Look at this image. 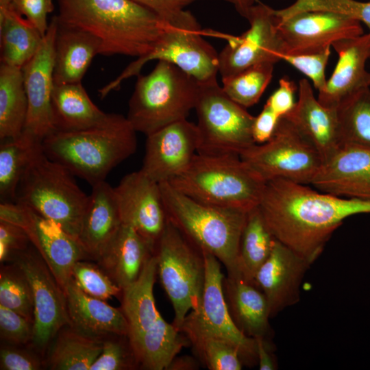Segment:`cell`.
<instances>
[{
    "label": "cell",
    "instance_id": "1",
    "mask_svg": "<svg viewBox=\"0 0 370 370\" xmlns=\"http://www.w3.org/2000/svg\"><path fill=\"white\" fill-rule=\"evenodd\" d=\"M258 208L275 238L312 264L346 218L370 213V201L275 179L265 183Z\"/></svg>",
    "mask_w": 370,
    "mask_h": 370
},
{
    "label": "cell",
    "instance_id": "2",
    "mask_svg": "<svg viewBox=\"0 0 370 370\" xmlns=\"http://www.w3.org/2000/svg\"><path fill=\"white\" fill-rule=\"evenodd\" d=\"M56 1L58 21L95 37L103 56L139 58L149 53L167 23L132 0Z\"/></svg>",
    "mask_w": 370,
    "mask_h": 370
},
{
    "label": "cell",
    "instance_id": "3",
    "mask_svg": "<svg viewBox=\"0 0 370 370\" xmlns=\"http://www.w3.org/2000/svg\"><path fill=\"white\" fill-rule=\"evenodd\" d=\"M44 153L92 186L133 155L136 131L126 116L113 113L105 123L74 132H55L42 142Z\"/></svg>",
    "mask_w": 370,
    "mask_h": 370
},
{
    "label": "cell",
    "instance_id": "4",
    "mask_svg": "<svg viewBox=\"0 0 370 370\" xmlns=\"http://www.w3.org/2000/svg\"><path fill=\"white\" fill-rule=\"evenodd\" d=\"M157 260L153 254L138 280L122 289L121 309L128 324L127 338L138 367L166 369L182 349L190 343L173 323L161 316L156 306L153 286Z\"/></svg>",
    "mask_w": 370,
    "mask_h": 370
},
{
    "label": "cell",
    "instance_id": "5",
    "mask_svg": "<svg viewBox=\"0 0 370 370\" xmlns=\"http://www.w3.org/2000/svg\"><path fill=\"white\" fill-rule=\"evenodd\" d=\"M160 186L168 220L201 251L214 256L227 273L240 272V242L248 211L199 202L169 182Z\"/></svg>",
    "mask_w": 370,
    "mask_h": 370
},
{
    "label": "cell",
    "instance_id": "6",
    "mask_svg": "<svg viewBox=\"0 0 370 370\" xmlns=\"http://www.w3.org/2000/svg\"><path fill=\"white\" fill-rule=\"evenodd\" d=\"M169 183L199 202L249 211L258 206L266 182L239 155L197 153L188 168Z\"/></svg>",
    "mask_w": 370,
    "mask_h": 370
},
{
    "label": "cell",
    "instance_id": "7",
    "mask_svg": "<svg viewBox=\"0 0 370 370\" xmlns=\"http://www.w3.org/2000/svg\"><path fill=\"white\" fill-rule=\"evenodd\" d=\"M200 83L170 62L159 60L147 75H137L127 119L146 136L178 121L195 109Z\"/></svg>",
    "mask_w": 370,
    "mask_h": 370
},
{
    "label": "cell",
    "instance_id": "8",
    "mask_svg": "<svg viewBox=\"0 0 370 370\" xmlns=\"http://www.w3.org/2000/svg\"><path fill=\"white\" fill-rule=\"evenodd\" d=\"M73 176L44 153L42 143H38L18 186L16 202L54 221L78 241L88 195Z\"/></svg>",
    "mask_w": 370,
    "mask_h": 370
},
{
    "label": "cell",
    "instance_id": "9",
    "mask_svg": "<svg viewBox=\"0 0 370 370\" xmlns=\"http://www.w3.org/2000/svg\"><path fill=\"white\" fill-rule=\"evenodd\" d=\"M157 60L173 64L200 84L215 81L219 73V53L203 38V30L194 15L188 11L181 18L166 23L153 49L137 58L114 80L101 89V99L119 88L125 79L137 76L143 66Z\"/></svg>",
    "mask_w": 370,
    "mask_h": 370
},
{
    "label": "cell",
    "instance_id": "10",
    "mask_svg": "<svg viewBox=\"0 0 370 370\" xmlns=\"http://www.w3.org/2000/svg\"><path fill=\"white\" fill-rule=\"evenodd\" d=\"M155 256L160 282L174 310L173 324L180 331L187 314L201 302L206 276L203 252L168 220Z\"/></svg>",
    "mask_w": 370,
    "mask_h": 370
},
{
    "label": "cell",
    "instance_id": "11",
    "mask_svg": "<svg viewBox=\"0 0 370 370\" xmlns=\"http://www.w3.org/2000/svg\"><path fill=\"white\" fill-rule=\"evenodd\" d=\"M195 110L199 132L198 153L240 156L256 144L251 132L254 116L230 99L217 80L200 84Z\"/></svg>",
    "mask_w": 370,
    "mask_h": 370
},
{
    "label": "cell",
    "instance_id": "12",
    "mask_svg": "<svg viewBox=\"0 0 370 370\" xmlns=\"http://www.w3.org/2000/svg\"><path fill=\"white\" fill-rule=\"evenodd\" d=\"M240 157L265 182L283 179L310 184L323 162L312 143L284 116L269 140L251 145Z\"/></svg>",
    "mask_w": 370,
    "mask_h": 370
},
{
    "label": "cell",
    "instance_id": "13",
    "mask_svg": "<svg viewBox=\"0 0 370 370\" xmlns=\"http://www.w3.org/2000/svg\"><path fill=\"white\" fill-rule=\"evenodd\" d=\"M206 264L205 283L200 306L186 317L180 332L186 336L208 335L225 340L238 350L243 364L258 362L254 338L246 336L235 324L223 291L224 274L221 262L212 254L202 251Z\"/></svg>",
    "mask_w": 370,
    "mask_h": 370
},
{
    "label": "cell",
    "instance_id": "14",
    "mask_svg": "<svg viewBox=\"0 0 370 370\" xmlns=\"http://www.w3.org/2000/svg\"><path fill=\"white\" fill-rule=\"evenodd\" d=\"M0 221L23 228L63 289L75 263L88 257L79 242L54 221L18 202H1Z\"/></svg>",
    "mask_w": 370,
    "mask_h": 370
},
{
    "label": "cell",
    "instance_id": "15",
    "mask_svg": "<svg viewBox=\"0 0 370 370\" xmlns=\"http://www.w3.org/2000/svg\"><path fill=\"white\" fill-rule=\"evenodd\" d=\"M245 18L249 23V29L238 36H227V44L219 53L221 79L255 64L282 60V45L275 9L258 2L250 8Z\"/></svg>",
    "mask_w": 370,
    "mask_h": 370
},
{
    "label": "cell",
    "instance_id": "16",
    "mask_svg": "<svg viewBox=\"0 0 370 370\" xmlns=\"http://www.w3.org/2000/svg\"><path fill=\"white\" fill-rule=\"evenodd\" d=\"M16 263L25 274L34 300V336L32 343L42 350L58 332L70 325L64 291L36 249L18 254Z\"/></svg>",
    "mask_w": 370,
    "mask_h": 370
},
{
    "label": "cell",
    "instance_id": "17",
    "mask_svg": "<svg viewBox=\"0 0 370 370\" xmlns=\"http://www.w3.org/2000/svg\"><path fill=\"white\" fill-rule=\"evenodd\" d=\"M278 21L282 56L319 52L336 40L364 34L360 21L329 11L299 12Z\"/></svg>",
    "mask_w": 370,
    "mask_h": 370
},
{
    "label": "cell",
    "instance_id": "18",
    "mask_svg": "<svg viewBox=\"0 0 370 370\" xmlns=\"http://www.w3.org/2000/svg\"><path fill=\"white\" fill-rule=\"evenodd\" d=\"M57 19L54 16L34 56L22 68L28 110L24 133L42 142L56 132L51 112Z\"/></svg>",
    "mask_w": 370,
    "mask_h": 370
},
{
    "label": "cell",
    "instance_id": "19",
    "mask_svg": "<svg viewBox=\"0 0 370 370\" xmlns=\"http://www.w3.org/2000/svg\"><path fill=\"white\" fill-rule=\"evenodd\" d=\"M197 125L187 119L169 124L147 136L140 170L158 184L182 174L197 153Z\"/></svg>",
    "mask_w": 370,
    "mask_h": 370
},
{
    "label": "cell",
    "instance_id": "20",
    "mask_svg": "<svg viewBox=\"0 0 370 370\" xmlns=\"http://www.w3.org/2000/svg\"><path fill=\"white\" fill-rule=\"evenodd\" d=\"M114 191L122 223L156 247L168 221L160 184L140 169L125 175Z\"/></svg>",
    "mask_w": 370,
    "mask_h": 370
},
{
    "label": "cell",
    "instance_id": "21",
    "mask_svg": "<svg viewBox=\"0 0 370 370\" xmlns=\"http://www.w3.org/2000/svg\"><path fill=\"white\" fill-rule=\"evenodd\" d=\"M310 265L275 239L270 255L254 277V283L267 299L271 317L299 301L300 285Z\"/></svg>",
    "mask_w": 370,
    "mask_h": 370
},
{
    "label": "cell",
    "instance_id": "22",
    "mask_svg": "<svg viewBox=\"0 0 370 370\" xmlns=\"http://www.w3.org/2000/svg\"><path fill=\"white\" fill-rule=\"evenodd\" d=\"M310 184L338 197L370 201V150L342 145L323 163Z\"/></svg>",
    "mask_w": 370,
    "mask_h": 370
},
{
    "label": "cell",
    "instance_id": "23",
    "mask_svg": "<svg viewBox=\"0 0 370 370\" xmlns=\"http://www.w3.org/2000/svg\"><path fill=\"white\" fill-rule=\"evenodd\" d=\"M332 46L338 54V61L317 99L323 106L336 109L352 95L370 88V73L366 69L370 59V32L336 40Z\"/></svg>",
    "mask_w": 370,
    "mask_h": 370
},
{
    "label": "cell",
    "instance_id": "24",
    "mask_svg": "<svg viewBox=\"0 0 370 370\" xmlns=\"http://www.w3.org/2000/svg\"><path fill=\"white\" fill-rule=\"evenodd\" d=\"M298 90L294 108L284 116L312 143L324 162L342 146L336 109L323 106L306 79L299 80Z\"/></svg>",
    "mask_w": 370,
    "mask_h": 370
},
{
    "label": "cell",
    "instance_id": "25",
    "mask_svg": "<svg viewBox=\"0 0 370 370\" xmlns=\"http://www.w3.org/2000/svg\"><path fill=\"white\" fill-rule=\"evenodd\" d=\"M92 187L78 241L88 257L97 260L123 223L114 187L106 181Z\"/></svg>",
    "mask_w": 370,
    "mask_h": 370
},
{
    "label": "cell",
    "instance_id": "26",
    "mask_svg": "<svg viewBox=\"0 0 370 370\" xmlns=\"http://www.w3.org/2000/svg\"><path fill=\"white\" fill-rule=\"evenodd\" d=\"M70 325L88 335L103 338L126 336L128 324L121 308L82 291L71 278L63 287Z\"/></svg>",
    "mask_w": 370,
    "mask_h": 370
},
{
    "label": "cell",
    "instance_id": "27",
    "mask_svg": "<svg viewBox=\"0 0 370 370\" xmlns=\"http://www.w3.org/2000/svg\"><path fill=\"white\" fill-rule=\"evenodd\" d=\"M155 248L134 227L122 223L97 261L123 289L138 280Z\"/></svg>",
    "mask_w": 370,
    "mask_h": 370
},
{
    "label": "cell",
    "instance_id": "28",
    "mask_svg": "<svg viewBox=\"0 0 370 370\" xmlns=\"http://www.w3.org/2000/svg\"><path fill=\"white\" fill-rule=\"evenodd\" d=\"M223 286L229 311L237 327L247 336L265 338L271 317L261 290L240 272L227 273Z\"/></svg>",
    "mask_w": 370,
    "mask_h": 370
},
{
    "label": "cell",
    "instance_id": "29",
    "mask_svg": "<svg viewBox=\"0 0 370 370\" xmlns=\"http://www.w3.org/2000/svg\"><path fill=\"white\" fill-rule=\"evenodd\" d=\"M56 19L54 84L81 82L93 58L99 54V42L88 33Z\"/></svg>",
    "mask_w": 370,
    "mask_h": 370
},
{
    "label": "cell",
    "instance_id": "30",
    "mask_svg": "<svg viewBox=\"0 0 370 370\" xmlns=\"http://www.w3.org/2000/svg\"><path fill=\"white\" fill-rule=\"evenodd\" d=\"M51 112L56 132H74L102 125L113 113H106L90 99L81 82L54 84Z\"/></svg>",
    "mask_w": 370,
    "mask_h": 370
},
{
    "label": "cell",
    "instance_id": "31",
    "mask_svg": "<svg viewBox=\"0 0 370 370\" xmlns=\"http://www.w3.org/2000/svg\"><path fill=\"white\" fill-rule=\"evenodd\" d=\"M42 38L12 5L0 8L1 63L22 69L36 53Z\"/></svg>",
    "mask_w": 370,
    "mask_h": 370
},
{
    "label": "cell",
    "instance_id": "32",
    "mask_svg": "<svg viewBox=\"0 0 370 370\" xmlns=\"http://www.w3.org/2000/svg\"><path fill=\"white\" fill-rule=\"evenodd\" d=\"M28 102L22 69L0 65V140L16 139L22 134Z\"/></svg>",
    "mask_w": 370,
    "mask_h": 370
},
{
    "label": "cell",
    "instance_id": "33",
    "mask_svg": "<svg viewBox=\"0 0 370 370\" xmlns=\"http://www.w3.org/2000/svg\"><path fill=\"white\" fill-rule=\"evenodd\" d=\"M49 365L55 370H90L103 348V338L88 335L70 325L55 336Z\"/></svg>",
    "mask_w": 370,
    "mask_h": 370
},
{
    "label": "cell",
    "instance_id": "34",
    "mask_svg": "<svg viewBox=\"0 0 370 370\" xmlns=\"http://www.w3.org/2000/svg\"><path fill=\"white\" fill-rule=\"evenodd\" d=\"M275 239L258 206L249 210L238 256L239 271L247 280L254 282L256 273L270 255Z\"/></svg>",
    "mask_w": 370,
    "mask_h": 370
},
{
    "label": "cell",
    "instance_id": "35",
    "mask_svg": "<svg viewBox=\"0 0 370 370\" xmlns=\"http://www.w3.org/2000/svg\"><path fill=\"white\" fill-rule=\"evenodd\" d=\"M40 143L24 132L16 139L1 141V202H16V191L21 177L36 145Z\"/></svg>",
    "mask_w": 370,
    "mask_h": 370
},
{
    "label": "cell",
    "instance_id": "36",
    "mask_svg": "<svg viewBox=\"0 0 370 370\" xmlns=\"http://www.w3.org/2000/svg\"><path fill=\"white\" fill-rule=\"evenodd\" d=\"M336 112L342 145L370 150V88L344 100Z\"/></svg>",
    "mask_w": 370,
    "mask_h": 370
},
{
    "label": "cell",
    "instance_id": "37",
    "mask_svg": "<svg viewBox=\"0 0 370 370\" xmlns=\"http://www.w3.org/2000/svg\"><path fill=\"white\" fill-rule=\"evenodd\" d=\"M274 63L266 62L251 66L234 75L221 79L222 88L234 101L247 108L258 102L269 84Z\"/></svg>",
    "mask_w": 370,
    "mask_h": 370
},
{
    "label": "cell",
    "instance_id": "38",
    "mask_svg": "<svg viewBox=\"0 0 370 370\" xmlns=\"http://www.w3.org/2000/svg\"><path fill=\"white\" fill-rule=\"evenodd\" d=\"M0 305L34 323V300L30 284L20 267L3 265L0 271Z\"/></svg>",
    "mask_w": 370,
    "mask_h": 370
},
{
    "label": "cell",
    "instance_id": "39",
    "mask_svg": "<svg viewBox=\"0 0 370 370\" xmlns=\"http://www.w3.org/2000/svg\"><path fill=\"white\" fill-rule=\"evenodd\" d=\"M190 344L210 370H241L243 362L238 349L221 338L193 334L186 336Z\"/></svg>",
    "mask_w": 370,
    "mask_h": 370
},
{
    "label": "cell",
    "instance_id": "40",
    "mask_svg": "<svg viewBox=\"0 0 370 370\" xmlns=\"http://www.w3.org/2000/svg\"><path fill=\"white\" fill-rule=\"evenodd\" d=\"M71 278L84 293L93 297L108 300L121 295L119 286L101 266L79 260L73 268Z\"/></svg>",
    "mask_w": 370,
    "mask_h": 370
},
{
    "label": "cell",
    "instance_id": "41",
    "mask_svg": "<svg viewBox=\"0 0 370 370\" xmlns=\"http://www.w3.org/2000/svg\"><path fill=\"white\" fill-rule=\"evenodd\" d=\"M138 367L126 336L109 335L103 338L101 354L90 370H126Z\"/></svg>",
    "mask_w": 370,
    "mask_h": 370
},
{
    "label": "cell",
    "instance_id": "42",
    "mask_svg": "<svg viewBox=\"0 0 370 370\" xmlns=\"http://www.w3.org/2000/svg\"><path fill=\"white\" fill-rule=\"evenodd\" d=\"M330 56V47L312 53L299 55H284L282 60H284L306 75L312 82L313 86L322 91L327 83L325 68Z\"/></svg>",
    "mask_w": 370,
    "mask_h": 370
},
{
    "label": "cell",
    "instance_id": "43",
    "mask_svg": "<svg viewBox=\"0 0 370 370\" xmlns=\"http://www.w3.org/2000/svg\"><path fill=\"white\" fill-rule=\"evenodd\" d=\"M1 338L14 345L32 343L34 323L17 312L0 305Z\"/></svg>",
    "mask_w": 370,
    "mask_h": 370
},
{
    "label": "cell",
    "instance_id": "44",
    "mask_svg": "<svg viewBox=\"0 0 370 370\" xmlns=\"http://www.w3.org/2000/svg\"><path fill=\"white\" fill-rule=\"evenodd\" d=\"M32 244L25 230L14 224L0 221V261L3 262L29 249Z\"/></svg>",
    "mask_w": 370,
    "mask_h": 370
},
{
    "label": "cell",
    "instance_id": "45",
    "mask_svg": "<svg viewBox=\"0 0 370 370\" xmlns=\"http://www.w3.org/2000/svg\"><path fill=\"white\" fill-rule=\"evenodd\" d=\"M12 6L45 36L49 25L48 14L54 9L53 0H13Z\"/></svg>",
    "mask_w": 370,
    "mask_h": 370
},
{
    "label": "cell",
    "instance_id": "46",
    "mask_svg": "<svg viewBox=\"0 0 370 370\" xmlns=\"http://www.w3.org/2000/svg\"><path fill=\"white\" fill-rule=\"evenodd\" d=\"M42 369L40 360L30 352L12 346H5L0 351L1 370H38Z\"/></svg>",
    "mask_w": 370,
    "mask_h": 370
},
{
    "label": "cell",
    "instance_id": "47",
    "mask_svg": "<svg viewBox=\"0 0 370 370\" xmlns=\"http://www.w3.org/2000/svg\"><path fill=\"white\" fill-rule=\"evenodd\" d=\"M297 86L294 82L284 77L279 82V87L271 95L265 106L280 117L290 112L295 105L294 100Z\"/></svg>",
    "mask_w": 370,
    "mask_h": 370
},
{
    "label": "cell",
    "instance_id": "48",
    "mask_svg": "<svg viewBox=\"0 0 370 370\" xmlns=\"http://www.w3.org/2000/svg\"><path fill=\"white\" fill-rule=\"evenodd\" d=\"M157 14L164 21H175L184 16V8L198 0H132Z\"/></svg>",
    "mask_w": 370,
    "mask_h": 370
},
{
    "label": "cell",
    "instance_id": "49",
    "mask_svg": "<svg viewBox=\"0 0 370 370\" xmlns=\"http://www.w3.org/2000/svg\"><path fill=\"white\" fill-rule=\"evenodd\" d=\"M281 117L265 105L260 113L254 116L252 137L256 144H263L273 136Z\"/></svg>",
    "mask_w": 370,
    "mask_h": 370
},
{
    "label": "cell",
    "instance_id": "50",
    "mask_svg": "<svg viewBox=\"0 0 370 370\" xmlns=\"http://www.w3.org/2000/svg\"><path fill=\"white\" fill-rule=\"evenodd\" d=\"M256 345V354L260 370L275 369V362L264 337L254 338Z\"/></svg>",
    "mask_w": 370,
    "mask_h": 370
},
{
    "label": "cell",
    "instance_id": "51",
    "mask_svg": "<svg viewBox=\"0 0 370 370\" xmlns=\"http://www.w3.org/2000/svg\"><path fill=\"white\" fill-rule=\"evenodd\" d=\"M198 362L190 356H175L171 361L167 369L173 370H189L198 369Z\"/></svg>",
    "mask_w": 370,
    "mask_h": 370
},
{
    "label": "cell",
    "instance_id": "52",
    "mask_svg": "<svg viewBox=\"0 0 370 370\" xmlns=\"http://www.w3.org/2000/svg\"><path fill=\"white\" fill-rule=\"evenodd\" d=\"M234 5L236 10L240 15L245 17L249 10L252 7L257 0H224Z\"/></svg>",
    "mask_w": 370,
    "mask_h": 370
},
{
    "label": "cell",
    "instance_id": "53",
    "mask_svg": "<svg viewBox=\"0 0 370 370\" xmlns=\"http://www.w3.org/2000/svg\"><path fill=\"white\" fill-rule=\"evenodd\" d=\"M13 0H0V8H5L12 5Z\"/></svg>",
    "mask_w": 370,
    "mask_h": 370
},
{
    "label": "cell",
    "instance_id": "54",
    "mask_svg": "<svg viewBox=\"0 0 370 370\" xmlns=\"http://www.w3.org/2000/svg\"><path fill=\"white\" fill-rule=\"evenodd\" d=\"M367 27H368V29L369 30V32H370V21H369V25H368Z\"/></svg>",
    "mask_w": 370,
    "mask_h": 370
},
{
    "label": "cell",
    "instance_id": "55",
    "mask_svg": "<svg viewBox=\"0 0 370 370\" xmlns=\"http://www.w3.org/2000/svg\"><path fill=\"white\" fill-rule=\"evenodd\" d=\"M368 1H370V0H368Z\"/></svg>",
    "mask_w": 370,
    "mask_h": 370
}]
</instances>
